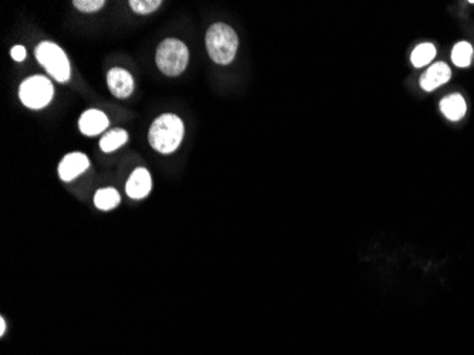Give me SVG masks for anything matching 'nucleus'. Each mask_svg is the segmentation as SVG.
Here are the masks:
<instances>
[{
    "label": "nucleus",
    "instance_id": "f257e3e1",
    "mask_svg": "<svg viewBox=\"0 0 474 355\" xmlns=\"http://www.w3.org/2000/svg\"><path fill=\"white\" fill-rule=\"evenodd\" d=\"M184 132V122L179 117L174 114H164L152 122L148 139L150 147L156 153L172 154L179 148Z\"/></svg>",
    "mask_w": 474,
    "mask_h": 355
},
{
    "label": "nucleus",
    "instance_id": "f03ea898",
    "mask_svg": "<svg viewBox=\"0 0 474 355\" xmlns=\"http://www.w3.org/2000/svg\"><path fill=\"white\" fill-rule=\"evenodd\" d=\"M237 47H239V39L230 26L216 23L209 27L206 33V49L209 57L216 64H230L236 57Z\"/></svg>",
    "mask_w": 474,
    "mask_h": 355
},
{
    "label": "nucleus",
    "instance_id": "7ed1b4c3",
    "mask_svg": "<svg viewBox=\"0 0 474 355\" xmlns=\"http://www.w3.org/2000/svg\"><path fill=\"white\" fill-rule=\"evenodd\" d=\"M156 65L160 67L164 75L169 77H177L184 73L188 61L189 51L185 43L178 39H167L164 40L156 50Z\"/></svg>",
    "mask_w": 474,
    "mask_h": 355
},
{
    "label": "nucleus",
    "instance_id": "20e7f679",
    "mask_svg": "<svg viewBox=\"0 0 474 355\" xmlns=\"http://www.w3.org/2000/svg\"><path fill=\"white\" fill-rule=\"evenodd\" d=\"M37 61L46 68L47 73L58 83L70 79V61L65 53L54 43L43 41L36 49Z\"/></svg>",
    "mask_w": 474,
    "mask_h": 355
},
{
    "label": "nucleus",
    "instance_id": "39448f33",
    "mask_svg": "<svg viewBox=\"0 0 474 355\" xmlns=\"http://www.w3.org/2000/svg\"><path fill=\"white\" fill-rule=\"evenodd\" d=\"M54 96V87L51 82L43 76H33L25 80L19 89L20 101L32 110H40L46 107Z\"/></svg>",
    "mask_w": 474,
    "mask_h": 355
},
{
    "label": "nucleus",
    "instance_id": "423d86ee",
    "mask_svg": "<svg viewBox=\"0 0 474 355\" xmlns=\"http://www.w3.org/2000/svg\"><path fill=\"white\" fill-rule=\"evenodd\" d=\"M90 167L89 158L82 153H71L63 158L58 165V175L61 181L70 182L75 179L78 175H82Z\"/></svg>",
    "mask_w": 474,
    "mask_h": 355
},
{
    "label": "nucleus",
    "instance_id": "0eeeda50",
    "mask_svg": "<svg viewBox=\"0 0 474 355\" xmlns=\"http://www.w3.org/2000/svg\"><path fill=\"white\" fill-rule=\"evenodd\" d=\"M108 89L117 98H128L134 91V79L124 68H113L107 76Z\"/></svg>",
    "mask_w": 474,
    "mask_h": 355
},
{
    "label": "nucleus",
    "instance_id": "6e6552de",
    "mask_svg": "<svg viewBox=\"0 0 474 355\" xmlns=\"http://www.w3.org/2000/svg\"><path fill=\"white\" fill-rule=\"evenodd\" d=\"M451 79V70L444 63H435L421 77V87L425 91H435Z\"/></svg>",
    "mask_w": 474,
    "mask_h": 355
},
{
    "label": "nucleus",
    "instance_id": "1a4fd4ad",
    "mask_svg": "<svg viewBox=\"0 0 474 355\" xmlns=\"http://www.w3.org/2000/svg\"><path fill=\"white\" fill-rule=\"evenodd\" d=\"M150 188H152V179H150L149 172L145 168H136L128 179L125 191L129 198L142 199L150 192Z\"/></svg>",
    "mask_w": 474,
    "mask_h": 355
},
{
    "label": "nucleus",
    "instance_id": "9d476101",
    "mask_svg": "<svg viewBox=\"0 0 474 355\" xmlns=\"http://www.w3.org/2000/svg\"><path fill=\"white\" fill-rule=\"evenodd\" d=\"M78 127H80V131L84 135L94 136L101 134L108 127V118L100 110H89L80 117Z\"/></svg>",
    "mask_w": 474,
    "mask_h": 355
},
{
    "label": "nucleus",
    "instance_id": "9b49d317",
    "mask_svg": "<svg viewBox=\"0 0 474 355\" xmlns=\"http://www.w3.org/2000/svg\"><path fill=\"white\" fill-rule=\"evenodd\" d=\"M466 101L460 94H450L440 101V111L450 121H459L466 115Z\"/></svg>",
    "mask_w": 474,
    "mask_h": 355
},
{
    "label": "nucleus",
    "instance_id": "f8f14e48",
    "mask_svg": "<svg viewBox=\"0 0 474 355\" xmlns=\"http://www.w3.org/2000/svg\"><path fill=\"white\" fill-rule=\"evenodd\" d=\"M128 141V134L125 129L121 128H115L110 132H107L101 141H100V148L104 153H114L115 150L121 148L122 146L127 144Z\"/></svg>",
    "mask_w": 474,
    "mask_h": 355
},
{
    "label": "nucleus",
    "instance_id": "ddd939ff",
    "mask_svg": "<svg viewBox=\"0 0 474 355\" xmlns=\"http://www.w3.org/2000/svg\"><path fill=\"white\" fill-rule=\"evenodd\" d=\"M120 200H121V196L114 188L100 189V191H97V193L94 196V203L101 210L114 209L115 206H118Z\"/></svg>",
    "mask_w": 474,
    "mask_h": 355
},
{
    "label": "nucleus",
    "instance_id": "4468645a",
    "mask_svg": "<svg viewBox=\"0 0 474 355\" xmlns=\"http://www.w3.org/2000/svg\"><path fill=\"white\" fill-rule=\"evenodd\" d=\"M435 56H436V47L432 43H422L414 50L411 60L415 67L421 68V67L428 65L435 58Z\"/></svg>",
    "mask_w": 474,
    "mask_h": 355
},
{
    "label": "nucleus",
    "instance_id": "2eb2a0df",
    "mask_svg": "<svg viewBox=\"0 0 474 355\" xmlns=\"http://www.w3.org/2000/svg\"><path fill=\"white\" fill-rule=\"evenodd\" d=\"M473 58V47L467 41L457 43L451 50V61L457 67H468Z\"/></svg>",
    "mask_w": 474,
    "mask_h": 355
},
{
    "label": "nucleus",
    "instance_id": "dca6fc26",
    "mask_svg": "<svg viewBox=\"0 0 474 355\" xmlns=\"http://www.w3.org/2000/svg\"><path fill=\"white\" fill-rule=\"evenodd\" d=\"M161 5V0H131L129 2V8L138 15H149L160 9Z\"/></svg>",
    "mask_w": 474,
    "mask_h": 355
},
{
    "label": "nucleus",
    "instance_id": "f3484780",
    "mask_svg": "<svg viewBox=\"0 0 474 355\" xmlns=\"http://www.w3.org/2000/svg\"><path fill=\"white\" fill-rule=\"evenodd\" d=\"M72 5L75 6V9L84 13H93L103 9L105 2L104 0H74Z\"/></svg>",
    "mask_w": 474,
    "mask_h": 355
},
{
    "label": "nucleus",
    "instance_id": "a211bd4d",
    "mask_svg": "<svg viewBox=\"0 0 474 355\" xmlns=\"http://www.w3.org/2000/svg\"><path fill=\"white\" fill-rule=\"evenodd\" d=\"M11 56L16 61H23L26 58V49L23 46H15L11 51Z\"/></svg>",
    "mask_w": 474,
    "mask_h": 355
},
{
    "label": "nucleus",
    "instance_id": "6ab92c4d",
    "mask_svg": "<svg viewBox=\"0 0 474 355\" xmlns=\"http://www.w3.org/2000/svg\"><path fill=\"white\" fill-rule=\"evenodd\" d=\"M5 331H6V321L4 318H0V335H5Z\"/></svg>",
    "mask_w": 474,
    "mask_h": 355
},
{
    "label": "nucleus",
    "instance_id": "aec40b11",
    "mask_svg": "<svg viewBox=\"0 0 474 355\" xmlns=\"http://www.w3.org/2000/svg\"><path fill=\"white\" fill-rule=\"evenodd\" d=\"M470 5H474V0H471V2H470Z\"/></svg>",
    "mask_w": 474,
    "mask_h": 355
}]
</instances>
